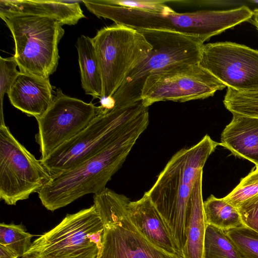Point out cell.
<instances>
[{
    "label": "cell",
    "mask_w": 258,
    "mask_h": 258,
    "mask_svg": "<svg viewBox=\"0 0 258 258\" xmlns=\"http://www.w3.org/2000/svg\"><path fill=\"white\" fill-rule=\"evenodd\" d=\"M149 122V116H143L97 154L70 170L52 176L38 192L42 205L54 211L84 196L97 194L106 188Z\"/></svg>",
    "instance_id": "obj_1"
},
{
    "label": "cell",
    "mask_w": 258,
    "mask_h": 258,
    "mask_svg": "<svg viewBox=\"0 0 258 258\" xmlns=\"http://www.w3.org/2000/svg\"><path fill=\"white\" fill-rule=\"evenodd\" d=\"M220 143L205 135L197 144L174 154L147 191L163 218L181 256L185 224L195 183L206 161Z\"/></svg>",
    "instance_id": "obj_2"
},
{
    "label": "cell",
    "mask_w": 258,
    "mask_h": 258,
    "mask_svg": "<svg viewBox=\"0 0 258 258\" xmlns=\"http://www.w3.org/2000/svg\"><path fill=\"white\" fill-rule=\"evenodd\" d=\"M91 13L108 19L115 24L136 30L176 32L199 38L203 43L213 36L251 18L252 13L245 6L224 11L154 13L94 2Z\"/></svg>",
    "instance_id": "obj_3"
},
{
    "label": "cell",
    "mask_w": 258,
    "mask_h": 258,
    "mask_svg": "<svg viewBox=\"0 0 258 258\" xmlns=\"http://www.w3.org/2000/svg\"><path fill=\"white\" fill-rule=\"evenodd\" d=\"M140 100L98 114L78 135L40 159L51 176L70 170L104 149L149 114Z\"/></svg>",
    "instance_id": "obj_4"
},
{
    "label": "cell",
    "mask_w": 258,
    "mask_h": 258,
    "mask_svg": "<svg viewBox=\"0 0 258 258\" xmlns=\"http://www.w3.org/2000/svg\"><path fill=\"white\" fill-rule=\"evenodd\" d=\"M15 43L20 72L49 78L57 69L58 45L64 34L56 20L45 17L0 11Z\"/></svg>",
    "instance_id": "obj_5"
},
{
    "label": "cell",
    "mask_w": 258,
    "mask_h": 258,
    "mask_svg": "<svg viewBox=\"0 0 258 258\" xmlns=\"http://www.w3.org/2000/svg\"><path fill=\"white\" fill-rule=\"evenodd\" d=\"M138 30L152 45V49L112 96L114 107L141 100L144 83L151 74L176 64L199 63L201 60L204 44L197 37L170 31Z\"/></svg>",
    "instance_id": "obj_6"
},
{
    "label": "cell",
    "mask_w": 258,
    "mask_h": 258,
    "mask_svg": "<svg viewBox=\"0 0 258 258\" xmlns=\"http://www.w3.org/2000/svg\"><path fill=\"white\" fill-rule=\"evenodd\" d=\"M94 205L103 226L100 258H182L157 246L133 223L128 214L129 199L105 188L93 196Z\"/></svg>",
    "instance_id": "obj_7"
},
{
    "label": "cell",
    "mask_w": 258,
    "mask_h": 258,
    "mask_svg": "<svg viewBox=\"0 0 258 258\" xmlns=\"http://www.w3.org/2000/svg\"><path fill=\"white\" fill-rule=\"evenodd\" d=\"M103 226L95 206L68 214L33 241L22 258H100Z\"/></svg>",
    "instance_id": "obj_8"
},
{
    "label": "cell",
    "mask_w": 258,
    "mask_h": 258,
    "mask_svg": "<svg viewBox=\"0 0 258 258\" xmlns=\"http://www.w3.org/2000/svg\"><path fill=\"white\" fill-rule=\"evenodd\" d=\"M92 39L101 74L102 97H111L147 57L152 45L139 30L117 24L102 28Z\"/></svg>",
    "instance_id": "obj_9"
},
{
    "label": "cell",
    "mask_w": 258,
    "mask_h": 258,
    "mask_svg": "<svg viewBox=\"0 0 258 258\" xmlns=\"http://www.w3.org/2000/svg\"><path fill=\"white\" fill-rule=\"evenodd\" d=\"M51 175L13 135L3 118L0 125V198L16 205L38 192Z\"/></svg>",
    "instance_id": "obj_10"
},
{
    "label": "cell",
    "mask_w": 258,
    "mask_h": 258,
    "mask_svg": "<svg viewBox=\"0 0 258 258\" xmlns=\"http://www.w3.org/2000/svg\"><path fill=\"white\" fill-rule=\"evenodd\" d=\"M226 87L199 63L179 64L149 75L142 91L141 100L149 107L160 101L204 99Z\"/></svg>",
    "instance_id": "obj_11"
},
{
    "label": "cell",
    "mask_w": 258,
    "mask_h": 258,
    "mask_svg": "<svg viewBox=\"0 0 258 258\" xmlns=\"http://www.w3.org/2000/svg\"><path fill=\"white\" fill-rule=\"evenodd\" d=\"M56 93L47 111L36 118L38 132L35 139L41 154L40 159L78 135L99 113V106L91 102L67 96L60 88Z\"/></svg>",
    "instance_id": "obj_12"
},
{
    "label": "cell",
    "mask_w": 258,
    "mask_h": 258,
    "mask_svg": "<svg viewBox=\"0 0 258 258\" xmlns=\"http://www.w3.org/2000/svg\"><path fill=\"white\" fill-rule=\"evenodd\" d=\"M199 64L226 87L258 90V50L231 42L204 44Z\"/></svg>",
    "instance_id": "obj_13"
},
{
    "label": "cell",
    "mask_w": 258,
    "mask_h": 258,
    "mask_svg": "<svg viewBox=\"0 0 258 258\" xmlns=\"http://www.w3.org/2000/svg\"><path fill=\"white\" fill-rule=\"evenodd\" d=\"M8 96L13 106L36 119L45 113L54 97L49 78L20 72L12 84Z\"/></svg>",
    "instance_id": "obj_14"
},
{
    "label": "cell",
    "mask_w": 258,
    "mask_h": 258,
    "mask_svg": "<svg viewBox=\"0 0 258 258\" xmlns=\"http://www.w3.org/2000/svg\"><path fill=\"white\" fill-rule=\"evenodd\" d=\"M127 210L133 223L148 240L167 252L181 256L163 218L147 191L140 199L130 201Z\"/></svg>",
    "instance_id": "obj_15"
},
{
    "label": "cell",
    "mask_w": 258,
    "mask_h": 258,
    "mask_svg": "<svg viewBox=\"0 0 258 258\" xmlns=\"http://www.w3.org/2000/svg\"><path fill=\"white\" fill-rule=\"evenodd\" d=\"M83 1L1 0L0 11L50 18L61 25H74L85 18Z\"/></svg>",
    "instance_id": "obj_16"
},
{
    "label": "cell",
    "mask_w": 258,
    "mask_h": 258,
    "mask_svg": "<svg viewBox=\"0 0 258 258\" xmlns=\"http://www.w3.org/2000/svg\"><path fill=\"white\" fill-rule=\"evenodd\" d=\"M232 114L221 134L220 145L258 166V118Z\"/></svg>",
    "instance_id": "obj_17"
},
{
    "label": "cell",
    "mask_w": 258,
    "mask_h": 258,
    "mask_svg": "<svg viewBox=\"0 0 258 258\" xmlns=\"http://www.w3.org/2000/svg\"><path fill=\"white\" fill-rule=\"evenodd\" d=\"M203 170L194 186L185 224V241L182 258H204V245L206 224L202 196Z\"/></svg>",
    "instance_id": "obj_18"
},
{
    "label": "cell",
    "mask_w": 258,
    "mask_h": 258,
    "mask_svg": "<svg viewBox=\"0 0 258 258\" xmlns=\"http://www.w3.org/2000/svg\"><path fill=\"white\" fill-rule=\"evenodd\" d=\"M82 87L85 94L94 99L102 96V80L92 38L80 36L76 43Z\"/></svg>",
    "instance_id": "obj_19"
},
{
    "label": "cell",
    "mask_w": 258,
    "mask_h": 258,
    "mask_svg": "<svg viewBox=\"0 0 258 258\" xmlns=\"http://www.w3.org/2000/svg\"><path fill=\"white\" fill-rule=\"evenodd\" d=\"M206 224L224 231L244 226L236 208L211 195L203 203Z\"/></svg>",
    "instance_id": "obj_20"
},
{
    "label": "cell",
    "mask_w": 258,
    "mask_h": 258,
    "mask_svg": "<svg viewBox=\"0 0 258 258\" xmlns=\"http://www.w3.org/2000/svg\"><path fill=\"white\" fill-rule=\"evenodd\" d=\"M204 258H240L233 242L225 231L206 224Z\"/></svg>",
    "instance_id": "obj_21"
},
{
    "label": "cell",
    "mask_w": 258,
    "mask_h": 258,
    "mask_svg": "<svg viewBox=\"0 0 258 258\" xmlns=\"http://www.w3.org/2000/svg\"><path fill=\"white\" fill-rule=\"evenodd\" d=\"M33 236L34 235L27 232L22 224H0V244L7 247L19 257H22L29 249Z\"/></svg>",
    "instance_id": "obj_22"
},
{
    "label": "cell",
    "mask_w": 258,
    "mask_h": 258,
    "mask_svg": "<svg viewBox=\"0 0 258 258\" xmlns=\"http://www.w3.org/2000/svg\"><path fill=\"white\" fill-rule=\"evenodd\" d=\"M223 103L232 114L258 118V90L241 92L227 87Z\"/></svg>",
    "instance_id": "obj_23"
},
{
    "label": "cell",
    "mask_w": 258,
    "mask_h": 258,
    "mask_svg": "<svg viewBox=\"0 0 258 258\" xmlns=\"http://www.w3.org/2000/svg\"><path fill=\"white\" fill-rule=\"evenodd\" d=\"M240 258H258V232L245 226L225 231Z\"/></svg>",
    "instance_id": "obj_24"
},
{
    "label": "cell",
    "mask_w": 258,
    "mask_h": 258,
    "mask_svg": "<svg viewBox=\"0 0 258 258\" xmlns=\"http://www.w3.org/2000/svg\"><path fill=\"white\" fill-rule=\"evenodd\" d=\"M258 194V166L242 178L224 200L236 208L240 204Z\"/></svg>",
    "instance_id": "obj_25"
},
{
    "label": "cell",
    "mask_w": 258,
    "mask_h": 258,
    "mask_svg": "<svg viewBox=\"0 0 258 258\" xmlns=\"http://www.w3.org/2000/svg\"><path fill=\"white\" fill-rule=\"evenodd\" d=\"M103 4L138 9L154 13H170L174 12L167 5L169 1L158 0H100Z\"/></svg>",
    "instance_id": "obj_26"
},
{
    "label": "cell",
    "mask_w": 258,
    "mask_h": 258,
    "mask_svg": "<svg viewBox=\"0 0 258 258\" xmlns=\"http://www.w3.org/2000/svg\"><path fill=\"white\" fill-rule=\"evenodd\" d=\"M14 56L4 58L0 57V99L1 114H3V103L4 95L9 92L15 80L19 74Z\"/></svg>",
    "instance_id": "obj_27"
},
{
    "label": "cell",
    "mask_w": 258,
    "mask_h": 258,
    "mask_svg": "<svg viewBox=\"0 0 258 258\" xmlns=\"http://www.w3.org/2000/svg\"><path fill=\"white\" fill-rule=\"evenodd\" d=\"M236 209L244 225L258 232V194L240 204Z\"/></svg>",
    "instance_id": "obj_28"
},
{
    "label": "cell",
    "mask_w": 258,
    "mask_h": 258,
    "mask_svg": "<svg viewBox=\"0 0 258 258\" xmlns=\"http://www.w3.org/2000/svg\"><path fill=\"white\" fill-rule=\"evenodd\" d=\"M19 256L6 246L0 244V258H18Z\"/></svg>",
    "instance_id": "obj_29"
},
{
    "label": "cell",
    "mask_w": 258,
    "mask_h": 258,
    "mask_svg": "<svg viewBox=\"0 0 258 258\" xmlns=\"http://www.w3.org/2000/svg\"><path fill=\"white\" fill-rule=\"evenodd\" d=\"M253 24L258 30V9H255L253 11Z\"/></svg>",
    "instance_id": "obj_30"
}]
</instances>
